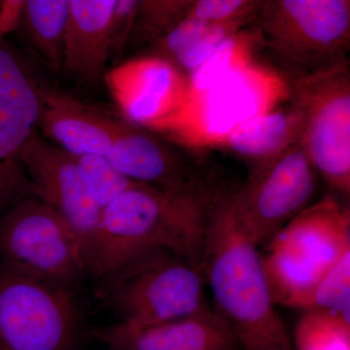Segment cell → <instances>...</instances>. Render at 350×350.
<instances>
[{
    "mask_svg": "<svg viewBox=\"0 0 350 350\" xmlns=\"http://www.w3.org/2000/svg\"><path fill=\"white\" fill-rule=\"evenodd\" d=\"M225 191L211 177L178 190L139 183L129 189L101 213L83 253L87 273L100 280L131 253L151 245L175 251L202 273L207 229Z\"/></svg>",
    "mask_w": 350,
    "mask_h": 350,
    "instance_id": "cell-1",
    "label": "cell"
},
{
    "mask_svg": "<svg viewBox=\"0 0 350 350\" xmlns=\"http://www.w3.org/2000/svg\"><path fill=\"white\" fill-rule=\"evenodd\" d=\"M229 193L225 191L211 216L200 269L213 294L214 312L241 350H294L271 300L260 251L228 213Z\"/></svg>",
    "mask_w": 350,
    "mask_h": 350,
    "instance_id": "cell-2",
    "label": "cell"
},
{
    "mask_svg": "<svg viewBox=\"0 0 350 350\" xmlns=\"http://www.w3.org/2000/svg\"><path fill=\"white\" fill-rule=\"evenodd\" d=\"M248 40L287 84L349 64V0L261 1Z\"/></svg>",
    "mask_w": 350,
    "mask_h": 350,
    "instance_id": "cell-3",
    "label": "cell"
},
{
    "mask_svg": "<svg viewBox=\"0 0 350 350\" xmlns=\"http://www.w3.org/2000/svg\"><path fill=\"white\" fill-rule=\"evenodd\" d=\"M265 246L260 257L273 304L306 310L322 278L350 251L349 207L327 196Z\"/></svg>",
    "mask_w": 350,
    "mask_h": 350,
    "instance_id": "cell-4",
    "label": "cell"
},
{
    "mask_svg": "<svg viewBox=\"0 0 350 350\" xmlns=\"http://www.w3.org/2000/svg\"><path fill=\"white\" fill-rule=\"evenodd\" d=\"M98 296L118 323L139 328L211 310L197 269L165 246L139 248L101 278Z\"/></svg>",
    "mask_w": 350,
    "mask_h": 350,
    "instance_id": "cell-5",
    "label": "cell"
},
{
    "mask_svg": "<svg viewBox=\"0 0 350 350\" xmlns=\"http://www.w3.org/2000/svg\"><path fill=\"white\" fill-rule=\"evenodd\" d=\"M72 288L0 262V350H85Z\"/></svg>",
    "mask_w": 350,
    "mask_h": 350,
    "instance_id": "cell-6",
    "label": "cell"
},
{
    "mask_svg": "<svg viewBox=\"0 0 350 350\" xmlns=\"http://www.w3.org/2000/svg\"><path fill=\"white\" fill-rule=\"evenodd\" d=\"M287 90L300 121L301 147L320 178L349 197V64L289 83Z\"/></svg>",
    "mask_w": 350,
    "mask_h": 350,
    "instance_id": "cell-7",
    "label": "cell"
},
{
    "mask_svg": "<svg viewBox=\"0 0 350 350\" xmlns=\"http://www.w3.org/2000/svg\"><path fill=\"white\" fill-rule=\"evenodd\" d=\"M319 175L299 144L252 167L247 181L230 191L228 213L257 247L312 204Z\"/></svg>",
    "mask_w": 350,
    "mask_h": 350,
    "instance_id": "cell-8",
    "label": "cell"
},
{
    "mask_svg": "<svg viewBox=\"0 0 350 350\" xmlns=\"http://www.w3.org/2000/svg\"><path fill=\"white\" fill-rule=\"evenodd\" d=\"M0 262L72 289L87 273L75 230L36 198L0 216Z\"/></svg>",
    "mask_w": 350,
    "mask_h": 350,
    "instance_id": "cell-9",
    "label": "cell"
},
{
    "mask_svg": "<svg viewBox=\"0 0 350 350\" xmlns=\"http://www.w3.org/2000/svg\"><path fill=\"white\" fill-rule=\"evenodd\" d=\"M41 88L19 55L0 43V216L34 198L22 154L38 131Z\"/></svg>",
    "mask_w": 350,
    "mask_h": 350,
    "instance_id": "cell-10",
    "label": "cell"
},
{
    "mask_svg": "<svg viewBox=\"0 0 350 350\" xmlns=\"http://www.w3.org/2000/svg\"><path fill=\"white\" fill-rule=\"evenodd\" d=\"M103 81L126 121L144 128L167 130L190 103L187 78L157 57H137L114 66Z\"/></svg>",
    "mask_w": 350,
    "mask_h": 350,
    "instance_id": "cell-11",
    "label": "cell"
},
{
    "mask_svg": "<svg viewBox=\"0 0 350 350\" xmlns=\"http://www.w3.org/2000/svg\"><path fill=\"white\" fill-rule=\"evenodd\" d=\"M22 161L34 198L52 207L70 225L84 253L100 224L103 209L90 194L75 156L36 131L23 152Z\"/></svg>",
    "mask_w": 350,
    "mask_h": 350,
    "instance_id": "cell-12",
    "label": "cell"
},
{
    "mask_svg": "<svg viewBox=\"0 0 350 350\" xmlns=\"http://www.w3.org/2000/svg\"><path fill=\"white\" fill-rule=\"evenodd\" d=\"M107 157L131 180L161 190L191 187L209 177L200 159L126 120L117 119Z\"/></svg>",
    "mask_w": 350,
    "mask_h": 350,
    "instance_id": "cell-13",
    "label": "cell"
},
{
    "mask_svg": "<svg viewBox=\"0 0 350 350\" xmlns=\"http://www.w3.org/2000/svg\"><path fill=\"white\" fill-rule=\"evenodd\" d=\"M96 338L107 350H241L213 308L139 328L117 322L98 331Z\"/></svg>",
    "mask_w": 350,
    "mask_h": 350,
    "instance_id": "cell-14",
    "label": "cell"
},
{
    "mask_svg": "<svg viewBox=\"0 0 350 350\" xmlns=\"http://www.w3.org/2000/svg\"><path fill=\"white\" fill-rule=\"evenodd\" d=\"M116 123L117 119L64 92L44 85L41 88L38 133L70 155L107 156Z\"/></svg>",
    "mask_w": 350,
    "mask_h": 350,
    "instance_id": "cell-15",
    "label": "cell"
},
{
    "mask_svg": "<svg viewBox=\"0 0 350 350\" xmlns=\"http://www.w3.org/2000/svg\"><path fill=\"white\" fill-rule=\"evenodd\" d=\"M116 0H69L63 70L82 84L103 80L109 62V25Z\"/></svg>",
    "mask_w": 350,
    "mask_h": 350,
    "instance_id": "cell-16",
    "label": "cell"
},
{
    "mask_svg": "<svg viewBox=\"0 0 350 350\" xmlns=\"http://www.w3.org/2000/svg\"><path fill=\"white\" fill-rule=\"evenodd\" d=\"M271 76L245 62L238 64L204 94L202 125L223 137L253 117L269 111Z\"/></svg>",
    "mask_w": 350,
    "mask_h": 350,
    "instance_id": "cell-17",
    "label": "cell"
},
{
    "mask_svg": "<svg viewBox=\"0 0 350 350\" xmlns=\"http://www.w3.org/2000/svg\"><path fill=\"white\" fill-rule=\"evenodd\" d=\"M221 139L228 150L254 167L299 144L300 121L288 103L247 120Z\"/></svg>",
    "mask_w": 350,
    "mask_h": 350,
    "instance_id": "cell-18",
    "label": "cell"
},
{
    "mask_svg": "<svg viewBox=\"0 0 350 350\" xmlns=\"http://www.w3.org/2000/svg\"><path fill=\"white\" fill-rule=\"evenodd\" d=\"M69 0H27L18 29L29 47L53 70L63 69Z\"/></svg>",
    "mask_w": 350,
    "mask_h": 350,
    "instance_id": "cell-19",
    "label": "cell"
},
{
    "mask_svg": "<svg viewBox=\"0 0 350 350\" xmlns=\"http://www.w3.org/2000/svg\"><path fill=\"white\" fill-rule=\"evenodd\" d=\"M349 310H305L295 328L294 350H350Z\"/></svg>",
    "mask_w": 350,
    "mask_h": 350,
    "instance_id": "cell-20",
    "label": "cell"
},
{
    "mask_svg": "<svg viewBox=\"0 0 350 350\" xmlns=\"http://www.w3.org/2000/svg\"><path fill=\"white\" fill-rule=\"evenodd\" d=\"M192 2L190 0L139 1L129 46L152 47L185 17Z\"/></svg>",
    "mask_w": 350,
    "mask_h": 350,
    "instance_id": "cell-21",
    "label": "cell"
},
{
    "mask_svg": "<svg viewBox=\"0 0 350 350\" xmlns=\"http://www.w3.org/2000/svg\"><path fill=\"white\" fill-rule=\"evenodd\" d=\"M75 158L90 194L103 211L138 184L121 174L107 156L84 155Z\"/></svg>",
    "mask_w": 350,
    "mask_h": 350,
    "instance_id": "cell-22",
    "label": "cell"
},
{
    "mask_svg": "<svg viewBox=\"0 0 350 350\" xmlns=\"http://www.w3.org/2000/svg\"><path fill=\"white\" fill-rule=\"evenodd\" d=\"M241 33L243 31L223 41L211 57L189 76L191 98L195 94L206 93L234 66L245 62V59H241L245 56V36Z\"/></svg>",
    "mask_w": 350,
    "mask_h": 350,
    "instance_id": "cell-23",
    "label": "cell"
},
{
    "mask_svg": "<svg viewBox=\"0 0 350 350\" xmlns=\"http://www.w3.org/2000/svg\"><path fill=\"white\" fill-rule=\"evenodd\" d=\"M349 304L350 251L322 278L306 310H347Z\"/></svg>",
    "mask_w": 350,
    "mask_h": 350,
    "instance_id": "cell-24",
    "label": "cell"
},
{
    "mask_svg": "<svg viewBox=\"0 0 350 350\" xmlns=\"http://www.w3.org/2000/svg\"><path fill=\"white\" fill-rule=\"evenodd\" d=\"M260 4L252 0H200L192 2L187 15L208 24L252 20Z\"/></svg>",
    "mask_w": 350,
    "mask_h": 350,
    "instance_id": "cell-25",
    "label": "cell"
},
{
    "mask_svg": "<svg viewBox=\"0 0 350 350\" xmlns=\"http://www.w3.org/2000/svg\"><path fill=\"white\" fill-rule=\"evenodd\" d=\"M138 4V0H116L109 25V62L118 63L125 54Z\"/></svg>",
    "mask_w": 350,
    "mask_h": 350,
    "instance_id": "cell-26",
    "label": "cell"
},
{
    "mask_svg": "<svg viewBox=\"0 0 350 350\" xmlns=\"http://www.w3.org/2000/svg\"><path fill=\"white\" fill-rule=\"evenodd\" d=\"M22 0H5L0 1V43L3 42L4 36L19 27L22 14Z\"/></svg>",
    "mask_w": 350,
    "mask_h": 350,
    "instance_id": "cell-27",
    "label": "cell"
}]
</instances>
